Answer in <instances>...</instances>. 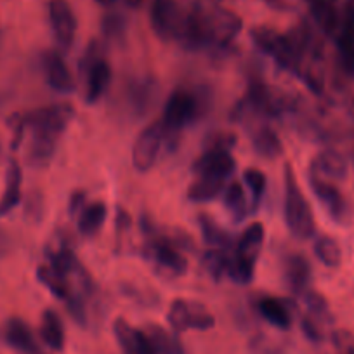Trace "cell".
Segmentation results:
<instances>
[{"label": "cell", "mask_w": 354, "mask_h": 354, "mask_svg": "<svg viewBox=\"0 0 354 354\" xmlns=\"http://www.w3.org/2000/svg\"><path fill=\"white\" fill-rule=\"evenodd\" d=\"M73 117L75 110L71 104H53L21 117L25 129L28 127L32 131V142L26 153L28 163L33 167H44L50 162L57 141Z\"/></svg>", "instance_id": "obj_1"}, {"label": "cell", "mask_w": 354, "mask_h": 354, "mask_svg": "<svg viewBox=\"0 0 354 354\" xmlns=\"http://www.w3.org/2000/svg\"><path fill=\"white\" fill-rule=\"evenodd\" d=\"M285 223L290 233L299 240H308L315 234V214L304 193L301 192L292 165H285V200H283Z\"/></svg>", "instance_id": "obj_2"}, {"label": "cell", "mask_w": 354, "mask_h": 354, "mask_svg": "<svg viewBox=\"0 0 354 354\" xmlns=\"http://www.w3.org/2000/svg\"><path fill=\"white\" fill-rule=\"evenodd\" d=\"M264 226L261 223H252L247 226L238 240L236 250L231 255L227 277L238 283H250L254 278L255 262L264 243Z\"/></svg>", "instance_id": "obj_3"}, {"label": "cell", "mask_w": 354, "mask_h": 354, "mask_svg": "<svg viewBox=\"0 0 354 354\" xmlns=\"http://www.w3.org/2000/svg\"><path fill=\"white\" fill-rule=\"evenodd\" d=\"M250 39L257 46V49L273 57L281 68L292 71L301 78L304 77V61H302L299 50L295 49L290 37L281 35V33L266 28V26H257L250 32Z\"/></svg>", "instance_id": "obj_4"}, {"label": "cell", "mask_w": 354, "mask_h": 354, "mask_svg": "<svg viewBox=\"0 0 354 354\" xmlns=\"http://www.w3.org/2000/svg\"><path fill=\"white\" fill-rule=\"evenodd\" d=\"M203 113V100L198 94L186 91V88H177L167 100L163 108L162 124L165 129L167 139H176V134L183 131L186 125L198 120Z\"/></svg>", "instance_id": "obj_5"}, {"label": "cell", "mask_w": 354, "mask_h": 354, "mask_svg": "<svg viewBox=\"0 0 354 354\" xmlns=\"http://www.w3.org/2000/svg\"><path fill=\"white\" fill-rule=\"evenodd\" d=\"M82 73L87 78V103H96L106 93L111 82V66L103 56V46L100 42H91L80 61Z\"/></svg>", "instance_id": "obj_6"}, {"label": "cell", "mask_w": 354, "mask_h": 354, "mask_svg": "<svg viewBox=\"0 0 354 354\" xmlns=\"http://www.w3.org/2000/svg\"><path fill=\"white\" fill-rule=\"evenodd\" d=\"M167 319L176 333L186 332V330H202L203 332L216 325V318L205 306L195 301H186V299H176L170 304Z\"/></svg>", "instance_id": "obj_7"}, {"label": "cell", "mask_w": 354, "mask_h": 354, "mask_svg": "<svg viewBox=\"0 0 354 354\" xmlns=\"http://www.w3.org/2000/svg\"><path fill=\"white\" fill-rule=\"evenodd\" d=\"M167 134L162 120L148 125L136 139L132 146V165L139 172H148L155 167L160 156V149L165 145Z\"/></svg>", "instance_id": "obj_8"}, {"label": "cell", "mask_w": 354, "mask_h": 354, "mask_svg": "<svg viewBox=\"0 0 354 354\" xmlns=\"http://www.w3.org/2000/svg\"><path fill=\"white\" fill-rule=\"evenodd\" d=\"M186 12L174 0H153L149 19L156 35L162 40H179Z\"/></svg>", "instance_id": "obj_9"}, {"label": "cell", "mask_w": 354, "mask_h": 354, "mask_svg": "<svg viewBox=\"0 0 354 354\" xmlns=\"http://www.w3.org/2000/svg\"><path fill=\"white\" fill-rule=\"evenodd\" d=\"M309 186H311L313 193L319 200V203L325 207L328 216L333 217V221H342L347 216L346 198L333 183L309 170Z\"/></svg>", "instance_id": "obj_10"}, {"label": "cell", "mask_w": 354, "mask_h": 354, "mask_svg": "<svg viewBox=\"0 0 354 354\" xmlns=\"http://www.w3.org/2000/svg\"><path fill=\"white\" fill-rule=\"evenodd\" d=\"M148 257L162 266L163 270L170 271L174 274H185L188 270V261L185 255L179 252V247L172 240L165 236H156L146 245Z\"/></svg>", "instance_id": "obj_11"}, {"label": "cell", "mask_w": 354, "mask_h": 354, "mask_svg": "<svg viewBox=\"0 0 354 354\" xmlns=\"http://www.w3.org/2000/svg\"><path fill=\"white\" fill-rule=\"evenodd\" d=\"M49 21L63 49H70L77 35V18L66 0H49Z\"/></svg>", "instance_id": "obj_12"}, {"label": "cell", "mask_w": 354, "mask_h": 354, "mask_svg": "<svg viewBox=\"0 0 354 354\" xmlns=\"http://www.w3.org/2000/svg\"><path fill=\"white\" fill-rule=\"evenodd\" d=\"M337 47L344 70L354 73V0H346L339 26H337Z\"/></svg>", "instance_id": "obj_13"}, {"label": "cell", "mask_w": 354, "mask_h": 354, "mask_svg": "<svg viewBox=\"0 0 354 354\" xmlns=\"http://www.w3.org/2000/svg\"><path fill=\"white\" fill-rule=\"evenodd\" d=\"M44 73H46L47 84L57 91V93H73L75 91V78L68 68L66 61L56 50H47L42 57Z\"/></svg>", "instance_id": "obj_14"}, {"label": "cell", "mask_w": 354, "mask_h": 354, "mask_svg": "<svg viewBox=\"0 0 354 354\" xmlns=\"http://www.w3.org/2000/svg\"><path fill=\"white\" fill-rule=\"evenodd\" d=\"M234 167H236V163H234V158L227 149L209 148L196 160L193 170L198 176H212L227 179L234 172Z\"/></svg>", "instance_id": "obj_15"}, {"label": "cell", "mask_w": 354, "mask_h": 354, "mask_svg": "<svg viewBox=\"0 0 354 354\" xmlns=\"http://www.w3.org/2000/svg\"><path fill=\"white\" fill-rule=\"evenodd\" d=\"M113 333L124 354H155L145 330L134 328L127 319H115Z\"/></svg>", "instance_id": "obj_16"}, {"label": "cell", "mask_w": 354, "mask_h": 354, "mask_svg": "<svg viewBox=\"0 0 354 354\" xmlns=\"http://www.w3.org/2000/svg\"><path fill=\"white\" fill-rule=\"evenodd\" d=\"M21 185H23V170L16 160H11L6 170V188L0 196V216H6L21 202Z\"/></svg>", "instance_id": "obj_17"}, {"label": "cell", "mask_w": 354, "mask_h": 354, "mask_svg": "<svg viewBox=\"0 0 354 354\" xmlns=\"http://www.w3.org/2000/svg\"><path fill=\"white\" fill-rule=\"evenodd\" d=\"M285 277H287L288 287L297 295H304L308 292L309 281H311V266L304 255H290L285 262Z\"/></svg>", "instance_id": "obj_18"}, {"label": "cell", "mask_w": 354, "mask_h": 354, "mask_svg": "<svg viewBox=\"0 0 354 354\" xmlns=\"http://www.w3.org/2000/svg\"><path fill=\"white\" fill-rule=\"evenodd\" d=\"M145 333L155 354H185V347L176 332H169L156 323H149L145 326Z\"/></svg>", "instance_id": "obj_19"}, {"label": "cell", "mask_w": 354, "mask_h": 354, "mask_svg": "<svg viewBox=\"0 0 354 354\" xmlns=\"http://www.w3.org/2000/svg\"><path fill=\"white\" fill-rule=\"evenodd\" d=\"M4 339L9 346L21 351V353H37V349H39L32 328L28 326V323L19 318L9 319L8 325H6Z\"/></svg>", "instance_id": "obj_20"}, {"label": "cell", "mask_w": 354, "mask_h": 354, "mask_svg": "<svg viewBox=\"0 0 354 354\" xmlns=\"http://www.w3.org/2000/svg\"><path fill=\"white\" fill-rule=\"evenodd\" d=\"M309 170L325 177V179L326 177L328 179H344L347 174V163L340 153L326 149V151H322L315 156Z\"/></svg>", "instance_id": "obj_21"}, {"label": "cell", "mask_w": 354, "mask_h": 354, "mask_svg": "<svg viewBox=\"0 0 354 354\" xmlns=\"http://www.w3.org/2000/svg\"><path fill=\"white\" fill-rule=\"evenodd\" d=\"M308 4L318 28L326 35L335 33L340 19L337 0H308Z\"/></svg>", "instance_id": "obj_22"}, {"label": "cell", "mask_w": 354, "mask_h": 354, "mask_svg": "<svg viewBox=\"0 0 354 354\" xmlns=\"http://www.w3.org/2000/svg\"><path fill=\"white\" fill-rule=\"evenodd\" d=\"M257 308L266 322H270L271 325L278 326V328L281 330L290 328L292 313L285 301H281V299L278 297H262L261 301L257 302Z\"/></svg>", "instance_id": "obj_23"}, {"label": "cell", "mask_w": 354, "mask_h": 354, "mask_svg": "<svg viewBox=\"0 0 354 354\" xmlns=\"http://www.w3.org/2000/svg\"><path fill=\"white\" fill-rule=\"evenodd\" d=\"M252 146H254L257 155L270 160L278 158L283 153V145H281L280 138L268 125H261V127L252 132Z\"/></svg>", "instance_id": "obj_24"}, {"label": "cell", "mask_w": 354, "mask_h": 354, "mask_svg": "<svg viewBox=\"0 0 354 354\" xmlns=\"http://www.w3.org/2000/svg\"><path fill=\"white\" fill-rule=\"evenodd\" d=\"M108 217V207L103 202H94L85 205L78 214V231L84 236H93L103 227Z\"/></svg>", "instance_id": "obj_25"}, {"label": "cell", "mask_w": 354, "mask_h": 354, "mask_svg": "<svg viewBox=\"0 0 354 354\" xmlns=\"http://www.w3.org/2000/svg\"><path fill=\"white\" fill-rule=\"evenodd\" d=\"M40 337L44 342L54 351H63L64 347V326L59 315L53 309H47L40 322Z\"/></svg>", "instance_id": "obj_26"}, {"label": "cell", "mask_w": 354, "mask_h": 354, "mask_svg": "<svg viewBox=\"0 0 354 354\" xmlns=\"http://www.w3.org/2000/svg\"><path fill=\"white\" fill-rule=\"evenodd\" d=\"M224 185H226V179H221V177L198 176V179L189 186L188 198L196 203L216 200L223 193Z\"/></svg>", "instance_id": "obj_27"}, {"label": "cell", "mask_w": 354, "mask_h": 354, "mask_svg": "<svg viewBox=\"0 0 354 354\" xmlns=\"http://www.w3.org/2000/svg\"><path fill=\"white\" fill-rule=\"evenodd\" d=\"M37 278L40 280V283L46 285L50 290V294L56 295L57 299L66 302L71 297V288L68 283V278L64 274H61L59 271H56L50 266H40L37 270Z\"/></svg>", "instance_id": "obj_28"}, {"label": "cell", "mask_w": 354, "mask_h": 354, "mask_svg": "<svg viewBox=\"0 0 354 354\" xmlns=\"http://www.w3.org/2000/svg\"><path fill=\"white\" fill-rule=\"evenodd\" d=\"M156 96V84L153 80H136L132 82L131 88H129V100H131L132 108L136 111L146 113L148 108L151 106L153 100Z\"/></svg>", "instance_id": "obj_29"}, {"label": "cell", "mask_w": 354, "mask_h": 354, "mask_svg": "<svg viewBox=\"0 0 354 354\" xmlns=\"http://www.w3.org/2000/svg\"><path fill=\"white\" fill-rule=\"evenodd\" d=\"M198 224L200 230H202L203 240L207 245H210L212 248H221V250H227L231 245V236L227 234V231H224L216 221L210 216H198Z\"/></svg>", "instance_id": "obj_30"}, {"label": "cell", "mask_w": 354, "mask_h": 354, "mask_svg": "<svg viewBox=\"0 0 354 354\" xmlns=\"http://www.w3.org/2000/svg\"><path fill=\"white\" fill-rule=\"evenodd\" d=\"M224 205L230 210L231 216L236 221H241L248 212H252L250 207L247 203V196H245V189L240 183L233 181L226 189L224 195Z\"/></svg>", "instance_id": "obj_31"}, {"label": "cell", "mask_w": 354, "mask_h": 354, "mask_svg": "<svg viewBox=\"0 0 354 354\" xmlns=\"http://www.w3.org/2000/svg\"><path fill=\"white\" fill-rule=\"evenodd\" d=\"M315 254L328 268H337L342 261V248L332 236H319L315 241Z\"/></svg>", "instance_id": "obj_32"}, {"label": "cell", "mask_w": 354, "mask_h": 354, "mask_svg": "<svg viewBox=\"0 0 354 354\" xmlns=\"http://www.w3.org/2000/svg\"><path fill=\"white\" fill-rule=\"evenodd\" d=\"M243 181L247 185V188L250 189L252 195V212L257 210V207L261 205V200L264 196L266 192V176L264 172H261L259 169H247L243 172Z\"/></svg>", "instance_id": "obj_33"}, {"label": "cell", "mask_w": 354, "mask_h": 354, "mask_svg": "<svg viewBox=\"0 0 354 354\" xmlns=\"http://www.w3.org/2000/svg\"><path fill=\"white\" fill-rule=\"evenodd\" d=\"M231 255L226 254V250L221 248H210L205 255H203V262L205 268L212 277L221 278L223 274H227V268H230Z\"/></svg>", "instance_id": "obj_34"}, {"label": "cell", "mask_w": 354, "mask_h": 354, "mask_svg": "<svg viewBox=\"0 0 354 354\" xmlns=\"http://www.w3.org/2000/svg\"><path fill=\"white\" fill-rule=\"evenodd\" d=\"M302 330H304L306 337L308 339H311L313 342H319V340L323 339V333L322 330L318 328V325H316V319L311 318V316H306V318H302Z\"/></svg>", "instance_id": "obj_35"}, {"label": "cell", "mask_w": 354, "mask_h": 354, "mask_svg": "<svg viewBox=\"0 0 354 354\" xmlns=\"http://www.w3.org/2000/svg\"><path fill=\"white\" fill-rule=\"evenodd\" d=\"M85 207V193L84 192H77L70 200V212L73 214H80V210Z\"/></svg>", "instance_id": "obj_36"}, {"label": "cell", "mask_w": 354, "mask_h": 354, "mask_svg": "<svg viewBox=\"0 0 354 354\" xmlns=\"http://www.w3.org/2000/svg\"><path fill=\"white\" fill-rule=\"evenodd\" d=\"M11 248V238L4 230H0V257H4Z\"/></svg>", "instance_id": "obj_37"}, {"label": "cell", "mask_w": 354, "mask_h": 354, "mask_svg": "<svg viewBox=\"0 0 354 354\" xmlns=\"http://www.w3.org/2000/svg\"><path fill=\"white\" fill-rule=\"evenodd\" d=\"M124 2L129 6V8H138V6H141L142 0H124Z\"/></svg>", "instance_id": "obj_38"}, {"label": "cell", "mask_w": 354, "mask_h": 354, "mask_svg": "<svg viewBox=\"0 0 354 354\" xmlns=\"http://www.w3.org/2000/svg\"><path fill=\"white\" fill-rule=\"evenodd\" d=\"M101 2H106V0H101Z\"/></svg>", "instance_id": "obj_39"}]
</instances>
